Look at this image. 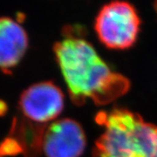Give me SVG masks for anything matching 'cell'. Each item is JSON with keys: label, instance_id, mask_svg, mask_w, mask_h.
Wrapping results in <instances>:
<instances>
[{"label": "cell", "instance_id": "6da1fadb", "mask_svg": "<svg viewBox=\"0 0 157 157\" xmlns=\"http://www.w3.org/2000/svg\"><path fill=\"white\" fill-rule=\"evenodd\" d=\"M53 51L75 105L81 106L90 100L96 106H105L128 92V79L112 70L100 56L83 27L66 26Z\"/></svg>", "mask_w": 157, "mask_h": 157}, {"label": "cell", "instance_id": "52a82bcc", "mask_svg": "<svg viewBox=\"0 0 157 157\" xmlns=\"http://www.w3.org/2000/svg\"><path fill=\"white\" fill-rule=\"evenodd\" d=\"M1 155H2V152L0 151V157H1Z\"/></svg>", "mask_w": 157, "mask_h": 157}, {"label": "cell", "instance_id": "7a4b0ae2", "mask_svg": "<svg viewBox=\"0 0 157 157\" xmlns=\"http://www.w3.org/2000/svg\"><path fill=\"white\" fill-rule=\"evenodd\" d=\"M103 132L93 157H157V126L126 108L113 107L95 117Z\"/></svg>", "mask_w": 157, "mask_h": 157}, {"label": "cell", "instance_id": "5b68a950", "mask_svg": "<svg viewBox=\"0 0 157 157\" xmlns=\"http://www.w3.org/2000/svg\"><path fill=\"white\" fill-rule=\"evenodd\" d=\"M82 127L72 119H61L45 128L41 150L46 157H79L86 149Z\"/></svg>", "mask_w": 157, "mask_h": 157}, {"label": "cell", "instance_id": "3957f363", "mask_svg": "<svg viewBox=\"0 0 157 157\" xmlns=\"http://www.w3.org/2000/svg\"><path fill=\"white\" fill-rule=\"evenodd\" d=\"M137 10L127 0H111L101 6L94 19V31L101 43L113 50L135 45L140 30Z\"/></svg>", "mask_w": 157, "mask_h": 157}, {"label": "cell", "instance_id": "277c9868", "mask_svg": "<svg viewBox=\"0 0 157 157\" xmlns=\"http://www.w3.org/2000/svg\"><path fill=\"white\" fill-rule=\"evenodd\" d=\"M64 104L62 91L50 81L39 82L28 87L19 101L23 119L41 127L53 122L63 111Z\"/></svg>", "mask_w": 157, "mask_h": 157}, {"label": "cell", "instance_id": "8992f818", "mask_svg": "<svg viewBox=\"0 0 157 157\" xmlns=\"http://www.w3.org/2000/svg\"><path fill=\"white\" fill-rule=\"evenodd\" d=\"M28 48V37L25 29L11 17H0V69L11 72Z\"/></svg>", "mask_w": 157, "mask_h": 157}]
</instances>
